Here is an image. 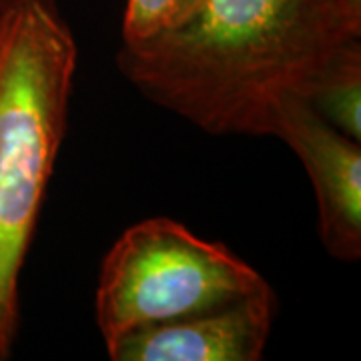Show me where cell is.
Returning <instances> with one entry per match:
<instances>
[{
    "label": "cell",
    "mask_w": 361,
    "mask_h": 361,
    "mask_svg": "<svg viewBox=\"0 0 361 361\" xmlns=\"http://www.w3.org/2000/svg\"><path fill=\"white\" fill-rule=\"evenodd\" d=\"M361 39V0H199L116 66L157 106L215 137H275L325 65Z\"/></svg>",
    "instance_id": "obj_1"
},
{
    "label": "cell",
    "mask_w": 361,
    "mask_h": 361,
    "mask_svg": "<svg viewBox=\"0 0 361 361\" xmlns=\"http://www.w3.org/2000/svg\"><path fill=\"white\" fill-rule=\"evenodd\" d=\"M78 44L54 0L0 2V360L13 353L20 273L65 142Z\"/></svg>",
    "instance_id": "obj_2"
},
{
    "label": "cell",
    "mask_w": 361,
    "mask_h": 361,
    "mask_svg": "<svg viewBox=\"0 0 361 361\" xmlns=\"http://www.w3.org/2000/svg\"><path fill=\"white\" fill-rule=\"evenodd\" d=\"M271 287L231 249L169 217L121 233L101 265L94 293L104 345L142 327L229 305Z\"/></svg>",
    "instance_id": "obj_3"
},
{
    "label": "cell",
    "mask_w": 361,
    "mask_h": 361,
    "mask_svg": "<svg viewBox=\"0 0 361 361\" xmlns=\"http://www.w3.org/2000/svg\"><path fill=\"white\" fill-rule=\"evenodd\" d=\"M297 155L317 203V231L337 261L361 257V142L323 121L305 101L287 104L275 133Z\"/></svg>",
    "instance_id": "obj_4"
},
{
    "label": "cell",
    "mask_w": 361,
    "mask_h": 361,
    "mask_svg": "<svg viewBox=\"0 0 361 361\" xmlns=\"http://www.w3.org/2000/svg\"><path fill=\"white\" fill-rule=\"evenodd\" d=\"M273 287L177 322L130 331L106 345L113 361H259L269 341Z\"/></svg>",
    "instance_id": "obj_5"
},
{
    "label": "cell",
    "mask_w": 361,
    "mask_h": 361,
    "mask_svg": "<svg viewBox=\"0 0 361 361\" xmlns=\"http://www.w3.org/2000/svg\"><path fill=\"white\" fill-rule=\"evenodd\" d=\"M305 103L331 127L361 142V40L348 42L325 65Z\"/></svg>",
    "instance_id": "obj_6"
},
{
    "label": "cell",
    "mask_w": 361,
    "mask_h": 361,
    "mask_svg": "<svg viewBox=\"0 0 361 361\" xmlns=\"http://www.w3.org/2000/svg\"><path fill=\"white\" fill-rule=\"evenodd\" d=\"M199 0H127L123 14V44L155 39L180 25Z\"/></svg>",
    "instance_id": "obj_7"
},
{
    "label": "cell",
    "mask_w": 361,
    "mask_h": 361,
    "mask_svg": "<svg viewBox=\"0 0 361 361\" xmlns=\"http://www.w3.org/2000/svg\"><path fill=\"white\" fill-rule=\"evenodd\" d=\"M0 2H8V0H0Z\"/></svg>",
    "instance_id": "obj_8"
}]
</instances>
